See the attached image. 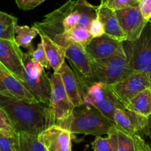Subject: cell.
<instances>
[{
  "label": "cell",
  "instance_id": "obj_1",
  "mask_svg": "<svg viewBox=\"0 0 151 151\" xmlns=\"http://www.w3.org/2000/svg\"><path fill=\"white\" fill-rule=\"evenodd\" d=\"M0 108L8 116L16 132L38 135L55 124L50 105L42 103H28L0 96Z\"/></svg>",
  "mask_w": 151,
  "mask_h": 151
},
{
  "label": "cell",
  "instance_id": "obj_2",
  "mask_svg": "<svg viewBox=\"0 0 151 151\" xmlns=\"http://www.w3.org/2000/svg\"><path fill=\"white\" fill-rule=\"evenodd\" d=\"M55 125L70 131L72 134L97 136L115 132L117 128L100 111L91 106L82 105L75 107L70 116Z\"/></svg>",
  "mask_w": 151,
  "mask_h": 151
},
{
  "label": "cell",
  "instance_id": "obj_3",
  "mask_svg": "<svg viewBox=\"0 0 151 151\" xmlns=\"http://www.w3.org/2000/svg\"><path fill=\"white\" fill-rule=\"evenodd\" d=\"M24 74L22 85L38 103L50 105L51 85L44 68L33 61L29 52H24Z\"/></svg>",
  "mask_w": 151,
  "mask_h": 151
},
{
  "label": "cell",
  "instance_id": "obj_4",
  "mask_svg": "<svg viewBox=\"0 0 151 151\" xmlns=\"http://www.w3.org/2000/svg\"><path fill=\"white\" fill-rule=\"evenodd\" d=\"M91 63L92 78L89 83H103L111 86L134 72L130 68L125 55L99 60L91 59Z\"/></svg>",
  "mask_w": 151,
  "mask_h": 151
},
{
  "label": "cell",
  "instance_id": "obj_5",
  "mask_svg": "<svg viewBox=\"0 0 151 151\" xmlns=\"http://www.w3.org/2000/svg\"><path fill=\"white\" fill-rule=\"evenodd\" d=\"M123 47L130 68L134 72H146L151 76V21L138 39L124 41Z\"/></svg>",
  "mask_w": 151,
  "mask_h": 151
},
{
  "label": "cell",
  "instance_id": "obj_6",
  "mask_svg": "<svg viewBox=\"0 0 151 151\" xmlns=\"http://www.w3.org/2000/svg\"><path fill=\"white\" fill-rule=\"evenodd\" d=\"M83 105L95 108L113 122L115 111L125 108L114 94L110 86L103 83H88L86 80Z\"/></svg>",
  "mask_w": 151,
  "mask_h": 151
},
{
  "label": "cell",
  "instance_id": "obj_7",
  "mask_svg": "<svg viewBox=\"0 0 151 151\" xmlns=\"http://www.w3.org/2000/svg\"><path fill=\"white\" fill-rule=\"evenodd\" d=\"M110 86L115 96L125 108L137 94L151 87V76L146 72H134Z\"/></svg>",
  "mask_w": 151,
  "mask_h": 151
},
{
  "label": "cell",
  "instance_id": "obj_8",
  "mask_svg": "<svg viewBox=\"0 0 151 151\" xmlns=\"http://www.w3.org/2000/svg\"><path fill=\"white\" fill-rule=\"evenodd\" d=\"M50 79L51 85L50 106L55 123L70 116L75 107L66 93L60 74L53 72Z\"/></svg>",
  "mask_w": 151,
  "mask_h": 151
},
{
  "label": "cell",
  "instance_id": "obj_9",
  "mask_svg": "<svg viewBox=\"0 0 151 151\" xmlns=\"http://www.w3.org/2000/svg\"><path fill=\"white\" fill-rule=\"evenodd\" d=\"M76 0H69L64 4L46 15L40 22H35L32 26L37 29L39 35H47L52 39L55 35L64 32L63 21L66 16L74 9Z\"/></svg>",
  "mask_w": 151,
  "mask_h": 151
},
{
  "label": "cell",
  "instance_id": "obj_10",
  "mask_svg": "<svg viewBox=\"0 0 151 151\" xmlns=\"http://www.w3.org/2000/svg\"><path fill=\"white\" fill-rule=\"evenodd\" d=\"M55 43L64 50L66 58L70 61L73 69L86 80L87 82H91L92 78L91 58L85 48L68 41H57Z\"/></svg>",
  "mask_w": 151,
  "mask_h": 151
},
{
  "label": "cell",
  "instance_id": "obj_11",
  "mask_svg": "<svg viewBox=\"0 0 151 151\" xmlns=\"http://www.w3.org/2000/svg\"><path fill=\"white\" fill-rule=\"evenodd\" d=\"M23 55L16 41L0 38V62L22 84L24 74Z\"/></svg>",
  "mask_w": 151,
  "mask_h": 151
},
{
  "label": "cell",
  "instance_id": "obj_12",
  "mask_svg": "<svg viewBox=\"0 0 151 151\" xmlns=\"http://www.w3.org/2000/svg\"><path fill=\"white\" fill-rule=\"evenodd\" d=\"M115 12L119 25L126 35L127 41H134L138 39L148 22L142 16L139 6Z\"/></svg>",
  "mask_w": 151,
  "mask_h": 151
},
{
  "label": "cell",
  "instance_id": "obj_13",
  "mask_svg": "<svg viewBox=\"0 0 151 151\" xmlns=\"http://www.w3.org/2000/svg\"><path fill=\"white\" fill-rule=\"evenodd\" d=\"M85 50L92 60L109 58L117 55H125L123 41L115 39L106 34L99 38H93Z\"/></svg>",
  "mask_w": 151,
  "mask_h": 151
},
{
  "label": "cell",
  "instance_id": "obj_14",
  "mask_svg": "<svg viewBox=\"0 0 151 151\" xmlns=\"http://www.w3.org/2000/svg\"><path fill=\"white\" fill-rule=\"evenodd\" d=\"M61 76L66 93L75 107L83 105L85 96V80L76 70L71 69L64 62L58 71Z\"/></svg>",
  "mask_w": 151,
  "mask_h": 151
},
{
  "label": "cell",
  "instance_id": "obj_15",
  "mask_svg": "<svg viewBox=\"0 0 151 151\" xmlns=\"http://www.w3.org/2000/svg\"><path fill=\"white\" fill-rule=\"evenodd\" d=\"M0 96L28 103H38L22 83L0 62Z\"/></svg>",
  "mask_w": 151,
  "mask_h": 151
},
{
  "label": "cell",
  "instance_id": "obj_16",
  "mask_svg": "<svg viewBox=\"0 0 151 151\" xmlns=\"http://www.w3.org/2000/svg\"><path fill=\"white\" fill-rule=\"evenodd\" d=\"M72 135L68 130L53 125L38 135L47 151H72Z\"/></svg>",
  "mask_w": 151,
  "mask_h": 151
},
{
  "label": "cell",
  "instance_id": "obj_17",
  "mask_svg": "<svg viewBox=\"0 0 151 151\" xmlns=\"http://www.w3.org/2000/svg\"><path fill=\"white\" fill-rule=\"evenodd\" d=\"M148 117L125 108L117 109L114 115V122L117 129L128 135L134 136L147 125Z\"/></svg>",
  "mask_w": 151,
  "mask_h": 151
},
{
  "label": "cell",
  "instance_id": "obj_18",
  "mask_svg": "<svg viewBox=\"0 0 151 151\" xmlns=\"http://www.w3.org/2000/svg\"><path fill=\"white\" fill-rule=\"evenodd\" d=\"M97 19L103 24L106 35L123 42L127 41L126 35L119 25L114 10L100 3L97 7Z\"/></svg>",
  "mask_w": 151,
  "mask_h": 151
},
{
  "label": "cell",
  "instance_id": "obj_19",
  "mask_svg": "<svg viewBox=\"0 0 151 151\" xmlns=\"http://www.w3.org/2000/svg\"><path fill=\"white\" fill-rule=\"evenodd\" d=\"M39 35L50 66L54 70V72H58L64 63L66 59L64 50L47 35Z\"/></svg>",
  "mask_w": 151,
  "mask_h": 151
},
{
  "label": "cell",
  "instance_id": "obj_20",
  "mask_svg": "<svg viewBox=\"0 0 151 151\" xmlns=\"http://www.w3.org/2000/svg\"><path fill=\"white\" fill-rule=\"evenodd\" d=\"M125 109L145 117H149L151 115V87L137 94L131 100Z\"/></svg>",
  "mask_w": 151,
  "mask_h": 151
},
{
  "label": "cell",
  "instance_id": "obj_21",
  "mask_svg": "<svg viewBox=\"0 0 151 151\" xmlns=\"http://www.w3.org/2000/svg\"><path fill=\"white\" fill-rule=\"evenodd\" d=\"M92 39L93 37L90 33L89 29L75 27L68 32L55 35L52 40L55 42L57 41H71L75 44H79L86 49Z\"/></svg>",
  "mask_w": 151,
  "mask_h": 151
},
{
  "label": "cell",
  "instance_id": "obj_22",
  "mask_svg": "<svg viewBox=\"0 0 151 151\" xmlns=\"http://www.w3.org/2000/svg\"><path fill=\"white\" fill-rule=\"evenodd\" d=\"M75 7L80 14V21L77 27L89 29L93 20L97 18V7L87 0H76Z\"/></svg>",
  "mask_w": 151,
  "mask_h": 151
},
{
  "label": "cell",
  "instance_id": "obj_23",
  "mask_svg": "<svg viewBox=\"0 0 151 151\" xmlns=\"http://www.w3.org/2000/svg\"><path fill=\"white\" fill-rule=\"evenodd\" d=\"M38 34V31L32 27L16 25L15 28V41L19 47L27 49L30 52L35 50L32 47V41Z\"/></svg>",
  "mask_w": 151,
  "mask_h": 151
},
{
  "label": "cell",
  "instance_id": "obj_24",
  "mask_svg": "<svg viewBox=\"0 0 151 151\" xmlns=\"http://www.w3.org/2000/svg\"><path fill=\"white\" fill-rule=\"evenodd\" d=\"M17 22L16 17L0 11V38L15 41V28Z\"/></svg>",
  "mask_w": 151,
  "mask_h": 151
},
{
  "label": "cell",
  "instance_id": "obj_25",
  "mask_svg": "<svg viewBox=\"0 0 151 151\" xmlns=\"http://www.w3.org/2000/svg\"><path fill=\"white\" fill-rule=\"evenodd\" d=\"M19 151H47L38 140V135L25 132L18 133Z\"/></svg>",
  "mask_w": 151,
  "mask_h": 151
},
{
  "label": "cell",
  "instance_id": "obj_26",
  "mask_svg": "<svg viewBox=\"0 0 151 151\" xmlns=\"http://www.w3.org/2000/svg\"><path fill=\"white\" fill-rule=\"evenodd\" d=\"M117 131V130H116ZM116 131L109 134L108 137L103 138L100 136L95 137L94 142H91L93 151H115L116 145Z\"/></svg>",
  "mask_w": 151,
  "mask_h": 151
},
{
  "label": "cell",
  "instance_id": "obj_27",
  "mask_svg": "<svg viewBox=\"0 0 151 151\" xmlns=\"http://www.w3.org/2000/svg\"><path fill=\"white\" fill-rule=\"evenodd\" d=\"M116 145L115 151H137L134 137L122 131H116Z\"/></svg>",
  "mask_w": 151,
  "mask_h": 151
},
{
  "label": "cell",
  "instance_id": "obj_28",
  "mask_svg": "<svg viewBox=\"0 0 151 151\" xmlns=\"http://www.w3.org/2000/svg\"><path fill=\"white\" fill-rule=\"evenodd\" d=\"M0 134L9 137H15L18 135L8 116L1 108H0Z\"/></svg>",
  "mask_w": 151,
  "mask_h": 151
},
{
  "label": "cell",
  "instance_id": "obj_29",
  "mask_svg": "<svg viewBox=\"0 0 151 151\" xmlns=\"http://www.w3.org/2000/svg\"><path fill=\"white\" fill-rule=\"evenodd\" d=\"M139 0H100V3L106 4L111 10H116L128 8V7H138Z\"/></svg>",
  "mask_w": 151,
  "mask_h": 151
},
{
  "label": "cell",
  "instance_id": "obj_30",
  "mask_svg": "<svg viewBox=\"0 0 151 151\" xmlns=\"http://www.w3.org/2000/svg\"><path fill=\"white\" fill-rule=\"evenodd\" d=\"M29 53L30 54L32 60L36 62V63H39L44 69H50L51 68L50 61H49L48 58H47V56L46 55L45 50H44L42 43H39L38 44V47H37L36 50H33V51L30 52Z\"/></svg>",
  "mask_w": 151,
  "mask_h": 151
},
{
  "label": "cell",
  "instance_id": "obj_31",
  "mask_svg": "<svg viewBox=\"0 0 151 151\" xmlns=\"http://www.w3.org/2000/svg\"><path fill=\"white\" fill-rule=\"evenodd\" d=\"M0 151H19L18 135L9 137L0 134Z\"/></svg>",
  "mask_w": 151,
  "mask_h": 151
},
{
  "label": "cell",
  "instance_id": "obj_32",
  "mask_svg": "<svg viewBox=\"0 0 151 151\" xmlns=\"http://www.w3.org/2000/svg\"><path fill=\"white\" fill-rule=\"evenodd\" d=\"M75 4H76V3H75ZM79 21L80 14L75 5V7H74L73 10L66 16L64 21H63V29H64V32H68V31L77 27Z\"/></svg>",
  "mask_w": 151,
  "mask_h": 151
},
{
  "label": "cell",
  "instance_id": "obj_33",
  "mask_svg": "<svg viewBox=\"0 0 151 151\" xmlns=\"http://www.w3.org/2000/svg\"><path fill=\"white\" fill-rule=\"evenodd\" d=\"M89 31L93 38H99V37L103 36V35L106 34L103 24L97 18L92 21L91 26H90Z\"/></svg>",
  "mask_w": 151,
  "mask_h": 151
},
{
  "label": "cell",
  "instance_id": "obj_34",
  "mask_svg": "<svg viewBox=\"0 0 151 151\" xmlns=\"http://www.w3.org/2000/svg\"><path fill=\"white\" fill-rule=\"evenodd\" d=\"M46 0H16L19 8L23 10H32Z\"/></svg>",
  "mask_w": 151,
  "mask_h": 151
},
{
  "label": "cell",
  "instance_id": "obj_35",
  "mask_svg": "<svg viewBox=\"0 0 151 151\" xmlns=\"http://www.w3.org/2000/svg\"><path fill=\"white\" fill-rule=\"evenodd\" d=\"M139 7L144 19L149 22L151 19V0H139Z\"/></svg>",
  "mask_w": 151,
  "mask_h": 151
},
{
  "label": "cell",
  "instance_id": "obj_36",
  "mask_svg": "<svg viewBox=\"0 0 151 151\" xmlns=\"http://www.w3.org/2000/svg\"><path fill=\"white\" fill-rule=\"evenodd\" d=\"M133 137H134V142H135L136 150H137V151H145V141L137 134L133 136Z\"/></svg>",
  "mask_w": 151,
  "mask_h": 151
},
{
  "label": "cell",
  "instance_id": "obj_37",
  "mask_svg": "<svg viewBox=\"0 0 151 151\" xmlns=\"http://www.w3.org/2000/svg\"><path fill=\"white\" fill-rule=\"evenodd\" d=\"M140 134H144L145 136L150 137L151 139V115L148 117V121H147V124L140 132Z\"/></svg>",
  "mask_w": 151,
  "mask_h": 151
},
{
  "label": "cell",
  "instance_id": "obj_38",
  "mask_svg": "<svg viewBox=\"0 0 151 151\" xmlns=\"http://www.w3.org/2000/svg\"><path fill=\"white\" fill-rule=\"evenodd\" d=\"M145 151H151V146L149 145L147 142H145Z\"/></svg>",
  "mask_w": 151,
  "mask_h": 151
}]
</instances>
